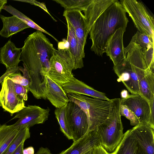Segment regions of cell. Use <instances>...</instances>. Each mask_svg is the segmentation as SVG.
Wrapping results in <instances>:
<instances>
[{
  "label": "cell",
  "instance_id": "obj_1",
  "mask_svg": "<svg viewBox=\"0 0 154 154\" xmlns=\"http://www.w3.org/2000/svg\"><path fill=\"white\" fill-rule=\"evenodd\" d=\"M55 49L48 38L39 30L29 35L21 48L20 60L26 66L29 74V91L37 99H46V75Z\"/></svg>",
  "mask_w": 154,
  "mask_h": 154
},
{
  "label": "cell",
  "instance_id": "obj_2",
  "mask_svg": "<svg viewBox=\"0 0 154 154\" xmlns=\"http://www.w3.org/2000/svg\"><path fill=\"white\" fill-rule=\"evenodd\" d=\"M126 13L120 2L117 0L100 15L89 32L92 42L91 51L99 56L105 53L109 37L119 28L126 30L129 21Z\"/></svg>",
  "mask_w": 154,
  "mask_h": 154
},
{
  "label": "cell",
  "instance_id": "obj_3",
  "mask_svg": "<svg viewBox=\"0 0 154 154\" xmlns=\"http://www.w3.org/2000/svg\"><path fill=\"white\" fill-rule=\"evenodd\" d=\"M139 45L131 40L124 48L126 57L113 69L118 77L117 81L122 82L131 94H139V83L148 70Z\"/></svg>",
  "mask_w": 154,
  "mask_h": 154
},
{
  "label": "cell",
  "instance_id": "obj_4",
  "mask_svg": "<svg viewBox=\"0 0 154 154\" xmlns=\"http://www.w3.org/2000/svg\"><path fill=\"white\" fill-rule=\"evenodd\" d=\"M121 100L120 98L110 100L109 116L105 121L98 127L96 131L100 138L101 145L109 153L115 150L124 135L120 113Z\"/></svg>",
  "mask_w": 154,
  "mask_h": 154
},
{
  "label": "cell",
  "instance_id": "obj_5",
  "mask_svg": "<svg viewBox=\"0 0 154 154\" xmlns=\"http://www.w3.org/2000/svg\"><path fill=\"white\" fill-rule=\"evenodd\" d=\"M66 94L69 101L75 103L86 113L88 125L87 132L96 131L98 127L105 121L109 116L110 100L91 98L82 94Z\"/></svg>",
  "mask_w": 154,
  "mask_h": 154
},
{
  "label": "cell",
  "instance_id": "obj_6",
  "mask_svg": "<svg viewBox=\"0 0 154 154\" xmlns=\"http://www.w3.org/2000/svg\"><path fill=\"white\" fill-rule=\"evenodd\" d=\"M50 62V68L47 75L56 83L62 86L75 78L72 72L74 60L69 48L55 49Z\"/></svg>",
  "mask_w": 154,
  "mask_h": 154
},
{
  "label": "cell",
  "instance_id": "obj_7",
  "mask_svg": "<svg viewBox=\"0 0 154 154\" xmlns=\"http://www.w3.org/2000/svg\"><path fill=\"white\" fill-rule=\"evenodd\" d=\"M120 2L138 31L148 35L154 42V19L144 5L136 0H121Z\"/></svg>",
  "mask_w": 154,
  "mask_h": 154
},
{
  "label": "cell",
  "instance_id": "obj_8",
  "mask_svg": "<svg viewBox=\"0 0 154 154\" xmlns=\"http://www.w3.org/2000/svg\"><path fill=\"white\" fill-rule=\"evenodd\" d=\"M50 111L48 107L44 109L35 105H28L16 112L12 119H18L13 125L20 131L36 124H43L48 120Z\"/></svg>",
  "mask_w": 154,
  "mask_h": 154
},
{
  "label": "cell",
  "instance_id": "obj_9",
  "mask_svg": "<svg viewBox=\"0 0 154 154\" xmlns=\"http://www.w3.org/2000/svg\"><path fill=\"white\" fill-rule=\"evenodd\" d=\"M66 116L73 141L78 140L88 132V125L85 112L75 103L69 101Z\"/></svg>",
  "mask_w": 154,
  "mask_h": 154
},
{
  "label": "cell",
  "instance_id": "obj_10",
  "mask_svg": "<svg viewBox=\"0 0 154 154\" xmlns=\"http://www.w3.org/2000/svg\"><path fill=\"white\" fill-rule=\"evenodd\" d=\"M0 106L12 116L25 106L24 101L17 96L14 89V83L8 77H6L2 83L0 91Z\"/></svg>",
  "mask_w": 154,
  "mask_h": 154
},
{
  "label": "cell",
  "instance_id": "obj_11",
  "mask_svg": "<svg viewBox=\"0 0 154 154\" xmlns=\"http://www.w3.org/2000/svg\"><path fill=\"white\" fill-rule=\"evenodd\" d=\"M63 15L74 29L79 45L84 52L88 34L87 32L86 23L83 14L79 10H64Z\"/></svg>",
  "mask_w": 154,
  "mask_h": 154
},
{
  "label": "cell",
  "instance_id": "obj_12",
  "mask_svg": "<svg viewBox=\"0 0 154 154\" xmlns=\"http://www.w3.org/2000/svg\"><path fill=\"white\" fill-rule=\"evenodd\" d=\"M121 104L128 108L137 118L140 123H148L150 113L149 102L140 94H129L127 98L121 99Z\"/></svg>",
  "mask_w": 154,
  "mask_h": 154
},
{
  "label": "cell",
  "instance_id": "obj_13",
  "mask_svg": "<svg viewBox=\"0 0 154 154\" xmlns=\"http://www.w3.org/2000/svg\"><path fill=\"white\" fill-rule=\"evenodd\" d=\"M126 30L120 28L117 30L108 38L106 43L105 53L116 65L126 57L124 52L123 35Z\"/></svg>",
  "mask_w": 154,
  "mask_h": 154
},
{
  "label": "cell",
  "instance_id": "obj_14",
  "mask_svg": "<svg viewBox=\"0 0 154 154\" xmlns=\"http://www.w3.org/2000/svg\"><path fill=\"white\" fill-rule=\"evenodd\" d=\"M100 145V140L97 131H91L73 141L69 148L58 154H84Z\"/></svg>",
  "mask_w": 154,
  "mask_h": 154
},
{
  "label": "cell",
  "instance_id": "obj_15",
  "mask_svg": "<svg viewBox=\"0 0 154 154\" xmlns=\"http://www.w3.org/2000/svg\"><path fill=\"white\" fill-rule=\"evenodd\" d=\"M136 140L148 154H154V129L147 122L140 123L130 129Z\"/></svg>",
  "mask_w": 154,
  "mask_h": 154
},
{
  "label": "cell",
  "instance_id": "obj_16",
  "mask_svg": "<svg viewBox=\"0 0 154 154\" xmlns=\"http://www.w3.org/2000/svg\"><path fill=\"white\" fill-rule=\"evenodd\" d=\"M62 87L66 93L86 95L93 98L110 101L105 93L97 91L75 78L70 82L63 85Z\"/></svg>",
  "mask_w": 154,
  "mask_h": 154
},
{
  "label": "cell",
  "instance_id": "obj_17",
  "mask_svg": "<svg viewBox=\"0 0 154 154\" xmlns=\"http://www.w3.org/2000/svg\"><path fill=\"white\" fill-rule=\"evenodd\" d=\"M47 91L46 94L47 98L56 108H60L67 104L69 98L62 86L56 83L47 75Z\"/></svg>",
  "mask_w": 154,
  "mask_h": 154
},
{
  "label": "cell",
  "instance_id": "obj_18",
  "mask_svg": "<svg viewBox=\"0 0 154 154\" xmlns=\"http://www.w3.org/2000/svg\"><path fill=\"white\" fill-rule=\"evenodd\" d=\"M117 0H92L84 15L85 19L87 31L89 34L94 23L100 15Z\"/></svg>",
  "mask_w": 154,
  "mask_h": 154
},
{
  "label": "cell",
  "instance_id": "obj_19",
  "mask_svg": "<svg viewBox=\"0 0 154 154\" xmlns=\"http://www.w3.org/2000/svg\"><path fill=\"white\" fill-rule=\"evenodd\" d=\"M109 154H148L131 133L130 129L124 134L120 143L115 150Z\"/></svg>",
  "mask_w": 154,
  "mask_h": 154
},
{
  "label": "cell",
  "instance_id": "obj_20",
  "mask_svg": "<svg viewBox=\"0 0 154 154\" xmlns=\"http://www.w3.org/2000/svg\"><path fill=\"white\" fill-rule=\"evenodd\" d=\"M21 48H17L15 44L9 40L0 48V62L7 69L18 66L20 61V57Z\"/></svg>",
  "mask_w": 154,
  "mask_h": 154
},
{
  "label": "cell",
  "instance_id": "obj_21",
  "mask_svg": "<svg viewBox=\"0 0 154 154\" xmlns=\"http://www.w3.org/2000/svg\"><path fill=\"white\" fill-rule=\"evenodd\" d=\"M66 21L68 29L66 40L69 43V50L74 57V69H81L84 66L83 58L85 57V52L82 51L79 45L74 29L69 22Z\"/></svg>",
  "mask_w": 154,
  "mask_h": 154
},
{
  "label": "cell",
  "instance_id": "obj_22",
  "mask_svg": "<svg viewBox=\"0 0 154 154\" xmlns=\"http://www.w3.org/2000/svg\"><path fill=\"white\" fill-rule=\"evenodd\" d=\"M3 23V27L0 31V35L8 38L24 29L30 28L17 17L13 16L7 17L0 14Z\"/></svg>",
  "mask_w": 154,
  "mask_h": 154
},
{
  "label": "cell",
  "instance_id": "obj_23",
  "mask_svg": "<svg viewBox=\"0 0 154 154\" xmlns=\"http://www.w3.org/2000/svg\"><path fill=\"white\" fill-rule=\"evenodd\" d=\"M20 131L13 125H0V154L4 153Z\"/></svg>",
  "mask_w": 154,
  "mask_h": 154
},
{
  "label": "cell",
  "instance_id": "obj_24",
  "mask_svg": "<svg viewBox=\"0 0 154 154\" xmlns=\"http://www.w3.org/2000/svg\"><path fill=\"white\" fill-rule=\"evenodd\" d=\"M139 94L148 101L154 98V73L150 70L139 83Z\"/></svg>",
  "mask_w": 154,
  "mask_h": 154
},
{
  "label": "cell",
  "instance_id": "obj_25",
  "mask_svg": "<svg viewBox=\"0 0 154 154\" xmlns=\"http://www.w3.org/2000/svg\"><path fill=\"white\" fill-rule=\"evenodd\" d=\"M3 9L7 11L22 21L30 27L32 28L37 30L40 31L45 33L51 37L58 43L59 42L54 36L42 28L29 18L26 16L22 13L10 5H5L3 8Z\"/></svg>",
  "mask_w": 154,
  "mask_h": 154
},
{
  "label": "cell",
  "instance_id": "obj_26",
  "mask_svg": "<svg viewBox=\"0 0 154 154\" xmlns=\"http://www.w3.org/2000/svg\"><path fill=\"white\" fill-rule=\"evenodd\" d=\"M67 104L60 108H56L54 113L59 124L61 131L69 140H73L66 116Z\"/></svg>",
  "mask_w": 154,
  "mask_h": 154
},
{
  "label": "cell",
  "instance_id": "obj_27",
  "mask_svg": "<svg viewBox=\"0 0 154 154\" xmlns=\"http://www.w3.org/2000/svg\"><path fill=\"white\" fill-rule=\"evenodd\" d=\"M30 136L29 128H26L21 130L3 154H12L21 143L24 142Z\"/></svg>",
  "mask_w": 154,
  "mask_h": 154
},
{
  "label": "cell",
  "instance_id": "obj_28",
  "mask_svg": "<svg viewBox=\"0 0 154 154\" xmlns=\"http://www.w3.org/2000/svg\"><path fill=\"white\" fill-rule=\"evenodd\" d=\"M131 40L138 45L142 50L154 47V42L152 41L149 37L138 31L132 37Z\"/></svg>",
  "mask_w": 154,
  "mask_h": 154
},
{
  "label": "cell",
  "instance_id": "obj_29",
  "mask_svg": "<svg viewBox=\"0 0 154 154\" xmlns=\"http://www.w3.org/2000/svg\"><path fill=\"white\" fill-rule=\"evenodd\" d=\"M120 113L121 116H124L130 120V124L131 125L135 126L140 123L138 119L134 114L125 105L121 104Z\"/></svg>",
  "mask_w": 154,
  "mask_h": 154
},
{
  "label": "cell",
  "instance_id": "obj_30",
  "mask_svg": "<svg viewBox=\"0 0 154 154\" xmlns=\"http://www.w3.org/2000/svg\"><path fill=\"white\" fill-rule=\"evenodd\" d=\"M141 51L147 68L154 72V47Z\"/></svg>",
  "mask_w": 154,
  "mask_h": 154
},
{
  "label": "cell",
  "instance_id": "obj_31",
  "mask_svg": "<svg viewBox=\"0 0 154 154\" xmlns=\"http://www.w3.org/2000/svg\"><path fill=\"white\" fill-rule=\"evenodd\" d=\"M8 77L14 83L19 84L23 86L28 91L30 85L29 81L23 75H22L20 71L9 75Z\"/></svg>",
  "mask_w": 154,
  "mask_h": 154
},
{
  "label": "cell",
  "instance_id": "obj_32",
  "mask_svg": "<svg viewBox=\"0 0 154 154\" xmlns=\"http://www.w3.org/2000/svg\"><path fill=\"white\" fill-rule=\"evenodd\" d=\"M14 86L17 97L20 100L26 101L28 99V91L23 86L18 84L14 83Z\"/></svg>",
  "mask_w": 154,
  "mask_h": 154
},
{
  "label": "cell",
  "instance_id": "obj_33",
  "mask_svg": "<svg viewBox=\"0 0 154 154\" xmlns=\"http://www.w3.org/2000/svg\"><path fill=\"white\" fill-rule=\"evenodd\" d=\"M15 1L25 2H27L29 3L31 5L37 6L42 8L46 12H47L48 13V14L51 16V17L55 21H57V20H56L48 12L45 3H43L39 2L35 0H15Z\"/></svg>",
  "mask_w": 154,
  "mask_h": 154
},
{
  "label": "cell",
  "instance_id": "obj_34",
  "mask_svg": "<svg viewBox=\"0 0 154 154\" xmlns=\"http://www.w3.org/2000/svg\"><path fill=\"white\" fill-rule=\"evenodd\" d=\"M150 107V119L148 124L154 129V98L149 101Z\"/></svg>",
  "mask_w": 154,
  "mask_h": 154
},
{
  "label": "cell",
  "instance_id": "obj_35",
  "mask_svg": "<svg viewBox=\"0 0 154 154\" xmlns=\"http://www.w3.org/2000/svg\"><path fill=\"white\" fill-rule=\"evenodd\" d=\"M93 154H109L101 145L94 147L93 149Z\"/></svg>",
  "mask_w": 154,
  "mask_h": 154
},
{
  "label": "cell",
  "instance_id": "obj_36",
  "mask_svg": "<svg viewBox=\"0 0 154 154\" xmlns=\"http://www.w3.org/2000/svg\"><path fill=\"white\" fill-rule=\"evenodd\" d=\"M58 43V49L69 48V43L67 40H63L62 42H59Z\"/></svg>",
  "mask_w": 154,
  "mask_h": 154
},
{
  "label": "cell",
  "instance_id": "obj_37",
  "mask_svg": "<svg viewBox=\"0 0 154 154\" xmlns=\"http://www.w3.org/2000/svg\"><path fill=\"white\" fill-rule=\"evenodd\" d=\"M35 154H53L47 148L40 147Z\"/></svg>",
  "mask_w": 154,
  "mask_h": 154
},
{
  "label": "cell",
  "instance_id": "obj_38",
  "mask_svg": "<svg viewBox=\"0 0 154 154\" xmlns=\"http://www.w3.org/2000/svg\"><path fill=\"white\" fill-rule=\"evenodd\" d=\"M24 142L21 143L12 154H23V146Z\"/></svg>",
  "mask_w": 154,
  "mask_h": 154
},
{
  "label": "cell",
  "instance_id": "obj_39",
  "mask_svg": "<svg viewBox=\"0 0 154 154\" xmlns=\"http://www.w3.org/2000/svg\"><path fill=\"white\" fill-rule=\"evenodd\" d=\"M23 152V154H34V149L32 146H29L26 149H24Z\"/></svg>",
  "mask_w": 154,
  "mask_h": 154
},
{
  "label": "cell",
  "instance_id": "obj_40",
  "mask_svg": "<svg viewBox=\"0 0 154 154\" xmlns=\"http://www.w3.org/2000/svg\"><path fill=\"white\" fill-rule=\"evenodd\" d=\"M129 95L127 90L125 89L122 90L121 92V99L124 100L127 98Z\"/></svg>",
  "mask_w": 154,
  "mask_h": 154
},
{
  "label": "cell",
  "instance_id": "obj_41",
  "mask_svg": "<svg viewBox=\"0 0 154 154\" xmlns=\"http://www.w3.org/2000/svg\"><path fill=\"white\" fill-rule=\"evenodd\" d=\"M6 0H0V12L2 9L3 7L7 3Z\"/></svg>",
  "mask_w": 154,
  "mask_h": 154
},
{
  "label": "cell",
  "instance_id": "obj_42",
  "mask_svg": "<svg viewBox=\"0 0 154 154\" xmlns=\"http://www.w3.org/2000/svg\"><path fill=\"white\" fill-rule=\"evenodd\" d=\"M84 154H93V149H91L85 153Z\"/></svg>",
  "mask_w": 154,
  "mask_h": 154
}]
</instances>
